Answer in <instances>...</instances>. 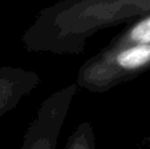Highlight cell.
Masks as SVG:
<instances>
[{
  "instance_id": "cell-1",
  "label": "cell",
  "mask_w": 150,
  "mask_h": 149,
  "mask_svg": "<svg viewBox=\"0 0 150 149\" xmlns=\"http://www.w3.org/2000/svg\"><path fill=\"white\" fill-rule=\"evenodd\" d=\"M37 83L38 78L34 73L15 66H0V119L15 110Z\"/></svg>"
},
{
  "instance_id": "cell-2",
  "label": "cell",
  "mask_w": 150,
  "mask_h": 149,
  "mask_svg": "<svg viewBox=\"0 0 150 149\" xmlns=\"http://www.w3.org/2000/svg\"><path fill=\"white\" fill-rule=\"evenodd\" d=\"M57 103H45L36 120L28 128L20 149H52Z\"/></svg>"
},
{
  "instance_id": "cell-3",
  "label": "cell",
  "mask_w": 150,
  "mask_h": 149,
  "mask_svg": "<svg viewBox=\"0 0 150 149\" xmlns=\"http://www.w3.org/2000/svg\"><path fill=\"white\" fill-rule=\"evenodd\" d=\"M150 61V45L138 44L119 54L117 62L124 69H137Z\"/></svg>"
},
{
  "instance_id": "cell-4",
  "label": "cell",
  "mask_w": 150,
  "mask_h": 149,
  "mask_svg": "<svg viewBox=\"0 0 150 149\" xmlns=\"http://www.w3.org/2000/svg\"><path fill=\"white\" fill-rule=\"evenodd\" d=\"M130 38L138 44H149L150 42V17L138 23L132 29Z\"/></svg>"
}]
</instances>
